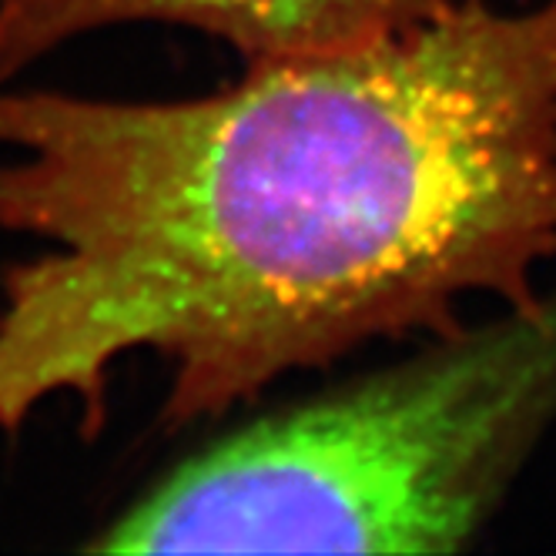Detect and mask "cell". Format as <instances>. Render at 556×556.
Instances as JSON below:
<instances>
[{
    "label": "cell",
    "instance_id": "6da1fadb",
    "mask_svg": "<svg viewBox=\"0 0 556 556\" xmlns=\"http://www.w3.org/2000/svg\"><path fill=\"white\" fill-rule=\"evenodd\" d=\"M0 432L172 366L185 429L376 339L523 308L556 258V0H453L359 48L252 58L181 101L0 94Z\"/></svg>",
    "mask_w": 556,
    "mask_h": 556
},
{
    "label": "cell",
    "instance_id": "3957f363",
    "mask_svg": "<svg viewBox=\"0 0 556 556\" xmlns=\"http://www.w3.org/2000/svg\"><path fill=\"white\" fill-rule=\"evenodd\" d=\"M453 0H0V85L85 34L175 24L252 58L382 41L443 14Z\"/></svg>",
    "mask_w": 556,
    "mask_h": 556
},
{
    "label": "cell",
    "instance_id": "7a4b0ae2",
    "mask_svg": "<svg viewBox=\"0 0 556 556\" xmlns=\"http://www.w3.org/2000/svg\"><path fill=\"white\" fill-rule=\"evenodd\" d=\"M556 413V295L235 429L88 540L98 553H456Z\"/></svg>",
    "mask_w": 556,
    "mask_h": 556
}]
</instances>
